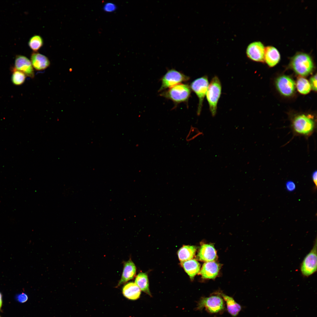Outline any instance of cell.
<instances>
[{
    "label": "cell",
    "instance_id": "obj_1",
    "mask_svg": "<svg viewBox=\"0 0 317 317\" xmlns=\"http://www.w3.org/2000/svg\"><path fill=\"white\" fill-rule=\"evenodd\" d=\"M290 65L296 73L302 76L310 74L314 67L311 56L307 53L301 52H297L291 58Z\"/></svg>",
    "mask_w": 317,
    "mask_h": 317
},
{
    "label": "cell",
    "instance_id": "obj_2",
    "mask_svg": "<svg viewBox=\"0 0 317 317\" xmlns=\"http://www.w3.org/2000/svg\"><path fill=\"white\" fill-rule=\"evenodd\" d=\"M222 85L220 80L217 76L214 77L209 84L206 94L207 99L212 116L216 115L217 104L221 94Z\"/></svg>",
    "mask_w": 317,
    "mask_h": 317
},
{
    "label": "cell",
    "instance_id": "obj_3",
    "mask_svg": "<svg viewBox=\"0 0 317 317\" xmlns=\"http://www.w3.org/2000/svg\"><path fill=\"white\" fill-rule=\"evenodd\" d=\"M191 92V89L188 85L180 83L162 93L161 95L179 103L187 101Z\"/></svg>",
    "mask_w": 317,
    "mask_h": 317
},
{
    "label": "cell",
    "instance_id": "obj_4",
    "mask_svg": "<svg viewBox=\"0 0 317 317\" xmlns=\"http://www.w3.org/2000/svg\"><path fill=\"white\" fill-rule=\"evenodd\" d=\"M204 308L211 313L219 312L224 308L223 300L218 295L202 298L198 302L196 309L201 310Z\"/></svg>",
    "mask_w": 317,
    "mask_h": 317
},
{
    "label": "cell",
    "instance_id": "obj_5",
    "mask_svg": "<svg viewBox=\"0 0 317 317\" xmlns=\"http://www.w3.org/2000/svg\"><path fill=\"white\" fill-rule=\"evenodd\" d=\"M209 85L207 76L205 75L198 78L191 83L190 87L198 97L199 102L197 111L198 116L200 115L204 99L205 97Z\"/></svg>",
    "mask_w": 317,
    "mask_h": 317
},
{
    "label": "cell",
    "instance_id": "obj_6",
    "mask_svg": "<svg viewBox=\"0 0 317 317\" xmlns=\"http://www.w3.org/2000/svg\"><path fill=\"white\" fill-rule=\"evenodd\" d=\"M317 247L316 239L312 249L305 256L301 264V272L304 276L308 277L317 271Z\"/></svg>",
    "mask_w": 317,
    "mask_h": 317
},
{
    "label": "cell",
    "instance_id": "obj_7",
    "mask_svg": "<svg viewBox=\"0 0 317 317\" xmlns=\"http://www.w3.org/2000/svg\"><path fill=\"white\" fill-rule=\"evenodd\" d=\"M189 77L175 69L168 71L161 79V85L159 91L170 88L183 82L186 81Z\"/></svg>",
    "mask_w": 317,
    "mask_h": 317
},
{
    "label": "cell",
    "instance_id": "obj_8",
    "mask_svg": "<svg viewBox=\"0 0 317 317\" xmlns=\"http://www.w3.org/2000/svg\"><path fill=\"white\" fill-rule=\"evenodd\" d=\"M294 130L297 133L308 135L313 131L314 122L310 116L304 114L296 117L293 122Z\"/></svg>",
    "mask_w": 317,
    "mask_h": 317
},
{
    "label": "cell",
    "instance_id": "obj_9",
    "mask_svg": "<svg viewBox=\"0 0 317 317\" xmlns=\"http://www.w3.org/2000/svg\"><path fill=\"white\" fill-rule=\"evenodd\" d=\"M265 48L263 44L260 41H255L249 43L246 50L247 58L255 62L264 61Z\"/></svg>",
    "mask_w": 317,
    "mask_h": 317
},
{
    "label": "cell",
    "instance_id": "obj_10",
    "mask_svg": "<svg viewBox=\"0 0 317 317\" xmlns=\"http://www.w3.org/2000/svg\"><path fill=\"white\" fill-rule=\"evenodd\" d=\"M276 85L279 92L286 96L291 95L295 90V82L287 76L282 75L278 78L276 81Z\"/></svg>",
    "mask_w": 317,
    "mask_h": 317
},
{
    "label": "cell",
    "instance_id": "obj_11",
    "mask_svg": "<svg viewBox=\"0 0 317 317\" xmlns=\"http://www.w3.org/2000/svg\"><path fill=\"white\" fill-rule=\"evenodd\" d=\"M16 69L24 73L31 78L34 77V73L31 61L27 57L21 55L17 56L15 62Z\"/></svg>",
    "mask_w": 317,
    "mask_h": 317
},
{
    "label": "cell",
    "instance_id": "obj_12",
    "mask_svg": "<svg viewBox=\"0 0 317 317\" xmlns=\"http://www.w3.org/2000/svg\"><path fill=\"white\" fill-rule=\"evenodd\" d=\"M217 257L216 252L214 246L209 244L202 245L197 256L199 260L206 262L214 261Z\"/></svg>",
    "mask_w": 317,
    "mask_h": 317
},
{
    "label": "cell",
    "instance_id": "obj_13",
    "mask_svg": "<svg viewBox=\"0 0 317 317\" xmlns=\"http://www.w3.org/2000/svg\"><path fill=\"white\" fill-rule=\"evenodd\" d=\"M136 272V267L131 259L125 262L124 263L121 277L117 287H118L133 279L135 276Z\"/></svg>",
    "mask_w": 317,
    "mask_h": 317
},
{
    "label": "cell",
    "instance_id": "obj_14",
    "mask_svg": "<svg viewBox=\"0 0 317 317\" xmlns=\"http://www.w3.org/2000/svg\"><path fill=\"white\" fill-rule=\"evenodd\" d=\"M220 265L214 261L207 262L203 265L200 272L203 278L213 279L217 275Z\"/></svg>",
    "mask_w": 317,
    "mask_h": 317
},
{
    "label": "cell",
    "instance_id": "obj_15",
    "mask_svg": "<svg viewBox=\"0 0 317 317\" xmlns=\"http://www.w3.org/2000/svg\"><path fill=\"white\" fill-rule=\"evenodd\" d=\"M280 59V54L276 48L271 45L265 47L264 61L269 66H275L279 63Z\"/></svg>",
    "mask_w": 317,
    "mask_h": 317
},
{
    "label": "cell",
    "instance_id": "obj_16",
    "mask_svg": "<svg viewBox=\"0 0 317 317\" xmlns=\"http://www.w3.org/2000/svg\"><path fill=\"white\" fill-rule=\"evenodd\" d=\"M31 62L33 67L37 70H45L48 68L50 64V61L47 57L37 52H34L32 54L31 56Z\"/></svg>",
    "mask_w": 317,
    "mask_h": 317
},
{
    "label": "cell",
    "instance_id": "obj_17",
    "mask_svg": "<svg viewBox=\"0 0 317 317\" xmlns=\"http://www.w3.org/2000/svg\"><path fill=\"white\" fill-rule=\"evenodd\" d=\"M122 293L126 298L131 300H135L140 297L141 290L135 282H130L124 285L122 289Z\"/></svg>",
    "mask_w": 317,
    "mask_h": 317
},
{
    "label": "cell",
    "instance_id": "obj_18",
    "mask_svg": "<svg viewBox=\"0 0 317 317\" xmlns=\"http://www.w3.org/2000/svg\"><path fill=\"white\" fill-rule=\"evenodd\" d=\"M186 273L191 279H193L200 271V266L199 263L194 259H191L181 262Z\"/></svg>",
    "mask_w": 317,
    "mask_h": 317
},
{
    "label": "cell",
    "instance_id": "obj_19",
    "mask_svg": "<svg viewBox=\"0 0 317 317\" xmlns=\"http://www.w3.org/2000/svg\"><path fill=\"white\" fill-rule=\"evenodd\" d=\"M196 249V247L194 246H184L178 252L179 260L181 262L192 259L195 254Z\"/></svg>",
    "mask_w": 317,
    "mask_h": 317
},
{
    "label": "cell",
    "instance_id": "obj_20",
    "mask_svg": "<svg viewBox=\"0 0 317 317\" xmlns=\"http://www.w3.org/2000/svg\"><path fill=\"white\" fill-rule=\"evenodd\" d=\"M220 295L226 302L228 312L232 316H236L241 309L240 305L236 302L232 297L223 294H220Z\"/></svg>",
    "mask_w": 317,
    "mask_h": 317
},
{
    "label": "cell",
    "instance_id": "obj_21",
    "mask_svg": "<svg viewBox=\"0 0 317 317\" xmlns=\"http://www.w3.org/2000/svg\"><path fill=\"white\" fill-rule=\"evenodd\" d=\"M135 283L141 290L151 296L149 289L148 277L146 273L142 272L139 273L135 278Z\"/></svg>",
    "mask_w": 317,
    "mask_h": 317
},
{
    "label": "cell",
    "instance_id": "obj_22",
    "mask_svg": "<svg viewBox=\"0 0 317 317\" xmlns=\"http://www.w3.org/2000/svg\"><path fill=\"white\" fill-rule=\"evenodd\" d=\"M296 87L299 92L303 94L308 93L311 89L309 81L306 79L302 77H300L298 79L296 82Z\"/></svg>",
    "mask_w": 317,
    "mask_h": 317
},
{
    "label": "cell",
    "instance_id": "obj_23",
    "mask_svg": "<svg viewBox=\"0 0 317 317\" xmlns=\"http://www.w3.org/2000/svg\"><path fill=\"white\" fill-rule=\"evenodd\" d=\"M12 71L11 80L12 83L17 86L23 84L26 80L25 75L23 72L14 68L13 69Z\"/></svg>",
    "mask_w": 317,
    "mask_h": 317
},
{
    "label": "cell",
    "instance_id": "obj_24",
    "mask_svg": "<svg viewBox=\"0 0 317 317\" xmlns=\"http://www.w3.org/2000/svg\"><path fill=\"white\" fill-rule=\"evenodd\" d=\"M43 44V41L42 37L39 35H35L30 39L28 45L33 51H36L39 49Z\"/></svg>",
    "mask_w": 317,
    "mask_h": 317
},
{
    "label": "cell",
    "instance_id": "obj_25",
    "mask_svg": "<svg viewBox=\"0 0 317 317\" xmlns=\"http://www.w3.org/2000/svg\"><path fill=\"white\" fill-rule=\"evenodd\" d=\"M116 5L111 2L107 3L103 6L104 10L105 11L108 12H113L116 10Z\"/></svg>",
    "mask_w": 317,
    "mask_h": 317
},
{
    "label": "cell",
    "instance_id": "obj_26",
    "mask_svg": "<svg viewBox=\"0 0 317 317\" xmlns=\"http://www.w3.org/2000/svg\"><path fill=\"white\" fill-rule=\"evenodd\" d=\"M16 298L17 300L20 303H24L28 300V296L26 294L22 293L17 295Z\"/></svg>",
    "mask_w": 317,
    "mask_h": 317
},
{
    "label": "cell",
    "instance_id": "obj_27",
    "mask_svg": "<svg viewBox=\"0 0 317 317\" xmlns=\"http://www.w3.org/2000/svg\"><path fill=\"white\" fill-rule=\"evenodd\" d=\"M286 187L287 190L290 192L294 191L296 188L295 183L291 181H288L286 182Z\"/></svg>",
    "mask_w": 317,
    "mask_h": 317
},
{
    "label": "cell",
    "instance_id": "obj_28",
    "mask_svg": "<svg viewBox=\"0 0 317 317\" xmlns=\"http://www.w3.org/2000/svg\"><path fill=\"white\" fill-rule=\"evenodd\" d=\"M311 87L312 89L316 91L317 90V75L316 74L311 77L310 82Z\"/></svg>",
    "mask_w": 317,
    "mask_h": 317
},
{
    "label": "cell",
    "instance_id": "obj_29",
    "mask_svg": "<svg viewBox=\"0 0 317 317\" xmlns=\"http://www.w3.org/2000/svg\"><path fill=\"white\" fill-rule=\"evenodd\" d=\"M317 171H314L312 174V177L313 181L314 182L316 188L317 187Z\"/></svg>",
    "mask_w": 317,
    "mask_h": 317
},
{
    "label": "cell",
    "instance_id": "obj_30",
    "mask_svg": "<svg viewBox=\"0 0 317 317\" xmlns=\"http://www.w3.org/2000/svg\"><path fill=\"white\" fill-rule=\"evenodd\" d=\"M2 304V295L0 292V311H1V308Z\"/></svg>",
    "mask_w": 317,
    "mask_h": 317
},
{
    "label": "cell",
    "instance_id": "obj_31",
    "mask_svg": "<svg viewBox=\"0 0 317 317\" xmlns=\"http://www.w3.org/2000/svg\"><path fill=\"white\" fill-rule=\"evenodd\" d=\"M0 317H1L0 316Z\"/></svg>",
    "mask_w": 317,
    "mask_h": 317
}]
</instances>
